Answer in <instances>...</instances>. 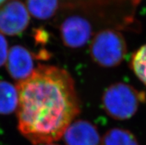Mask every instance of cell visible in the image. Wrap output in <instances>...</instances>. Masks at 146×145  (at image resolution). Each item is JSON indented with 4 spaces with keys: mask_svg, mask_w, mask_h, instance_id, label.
<instances>
[{
    "mask_svg": "<svg viewBox=\"0 0 146 145\" xmlns=\"http://www.w3.org/2000/svg\"><path fill=\"white\" fill-rule=\"evenodd\" d=\"M17 87L18 130L33 144L60 139L80 112L74 79L64 69L40 64Z\"/></svg>",
    "mask_w": 146,
    "mask_h": 145,
    "instance_id": "cell-1",
    "label": "cell"
},
{
    "mask_svg": "<svg viewBox=\"0 0 146 145\" xmlns=\"http://www.w3.org/2000/svg\"><path fill=\"white\" fill-rule=\"evenodd\" d=\"M145 100V94L123 82L110 85L102 97L106 113L116 120L129 119L135 115L139 105Z\"/></svg>",
    "mask_w": 146,
    "mask_h": 145,
    "instance_id": "cell-2",
    "label": "cell"
},
{
    "mask_svg": "<svg viewBox=\"0 0 146 145\" xmlns=\"http://www.w3.org/2000/svg\"><path fill=\"white\" fill-rule=\"evenodd\" d=\"M93 61L103 68L118 66L127 53V44L120 32L113 29L100 30L94 36L90 46Z\"/></svg>",
    "mask_w": 146,
    "mask_h": 145,
    "instance_id": "cell-3",
    "label": "cell"
},
{
    "mask_svg": "<svg viewBox=\"0 0 146 145\" xmlns=\"http://www.w3.org/2000/svg\"><path fill=\"white\" fill-rule=\"evenodd\" d=\"M30 13L21 0H6L0 5V33L17 36L27 29Z\"/></svg>",
    "mask_w": 146,
    "mask_h": 145,
    "instance_id": "cell-4",
    "label": "cell"
},
{
    "mask_svg": "<svg viewBox=\"0 0 146 145\" xmlns=\"http://www.w3.org/2000/svg\"><path fill=\"white\" fill-rule=\"evenodd\" d=\"M63 44L68 48L76 49L85 46L92 35V26L85 17L73 15L67 17L59 27Z\"/></svg>",
    "mask_w": 146,
    "mask_h": 145,
    "instance_id": "cell-5",
    "label": "cell"
},
{
    "mask_svg": "<svg viewBox=\"0 0 146 145\" xmlns=\"http://www.w3.org/2000/svg\"><path fill=\"white\" fill-rule=\"evenodd\" d=\"M5 64L9 75L17 81V83L29 77L36 68L34 55L19 44L11 47Z\"/></svg>",
    "mask_w": 146,
    "mask_h": 145,
    "instance_id": "cell-6",
    "label": "cell"
},
{
    "mask_svg": "<svg viewBox=\"0 0 146 145\" xmlns=\"http://www.w3.org/2000/svg\"><path fill=\"white\" fill-rule=\"evenodd\" d=\"M62 137L66 145H102V138L96 127L85 120L73 121Z\"/></svg>",
    "mask_w": 146,
    "mask_h": 145,
    "instance_id": "cell-7",
    "label": "cell"
},
{
    "mask_svg": "<svg viewBox=\"0 0 146 145\" xmlns=\"http://www.w3.org/2000/svg\"><path fill=\"white\" fill-rule=\"evenodd\" d=\"M19 93L17 86L0 80V114L9 115L17 110Z\"/></svg>",
    "mask_w": 146,
    "mask_h": 145,
    "instance_id": "cell-8",
    "label": "cell"
},
{
    "mask_svg": "<svg viewBox=\"0 0 146 145\" xmlns=\"http://www.w3.org/2000/svg\"><path fill=\"white\" fill-rule=\"evenodd\" d=\"M25 5L34 18L47 20L56 13L59 0H26Z\"/></svg>",
    "mask_w": 146,
    "mask_h": 145,
    "instance_id": "cell-9",
    "label": "cell"
},
{
    "mask_svg": "<svg viewBox=\"0 0 146 145\" xmlns=\"http://www.w3.org/2000/svg\"><path fill=\"white\" fill-rule=\"evenodd\" d=\"M102 145H139L134 135L122 128L110 129L102 138Z\"/></svg>",
    "mask_w": 146,
    "mask_h": 145,
    "instance_id": "cell-10",
    "label": "cell"
},
{
    "mask_svg": "<svg viewBox=\"0 0 146 145\" xmlns=\"http://www.w3.org/2000/svg\"><path fill=\"white\" fill-rule=\"evenodd\" d=\"M131 68L139 81L146 87V44L141 46L133 54Z\"/></svg>",
    "mask_w": 146,
    "mask_h": 145,
    "instance_id": "cell-11",
    "label": "cell"
},
{
    "mask_svg": "<svg viewBox=\"0 0 146 145\" xmlns=\"http://www.w3.org/2000/svg\"><path fill=\"white\" fill-rule=\"evenodd\" d=\"M8 51L7 39L2 33H0V68L6 63Z\"/></svg>",
    "mask_w": 146,
    "mask_h": 145,
    "instance_id": "cell-12",
    "label": "cell"
},
{
    "mask_svg": "<svg viewBox=\"0 0 146 145\" xmlns=\"http://www.w3.org/2000/svg\"><path fill=\"white\" fill-rule=\"evenodd\" d=\"M41 145H59L57 144H54V143H49V144H41Z\"/></svg>",
    "mask_w": 146,
    "mask_h": 145,
    "instance_id": "cell-13",
    "label": "cell"
},
{
    "mask_svg": "<svg viewBox=\"0 0 146 145\" xmlns=\"http://www.w3.org/2000/svg\"><path fill=\"white\" fill-rule=\"evenodd\" d=\"M5 1H6V0H0V5H2Z\"/></svg>",
    "mask_w": 146,
    "mask_h": 145,
    "instance_id": "cell-14",
    "label": "cell"
}]
</instances>
